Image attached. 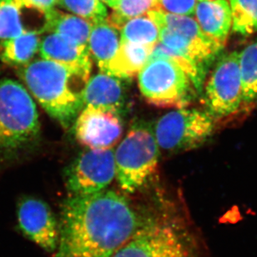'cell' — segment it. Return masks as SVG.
<instances>
[{
    "instance_id": "cell-1",
    "label": "cell",
    "mask_w": 257,
    "mask_h": 257,
    "mask_svg": "<svg viewBox=\"0 0 257 257\" xmlns=\"http://www.w3.org/2000/svg\"><path fill=\"white\" fill-rule=\"evenodd\" d=\"M146 208L109 190L69 195L61 205L55 257H112L143 220Z\"/></svg>"
},
{
    "instance_id": "cell-2",
    "label": "cell",
    "mask_w": 257,
    "mask_h": 257,
    "mask_svg": "<svg viewBox=\"0 0 257 257\" xmlns=\"http://www.w3.org/2000/svg\"><path fill=\"white\" fill-rule=\"evenodd\" d=\"M112 257H202L188 223L167 206L146 208L133 235Z\"/></svg>"
},
{
    "instance_id": "cell-3",
    "label": "cell",
    "mask_w": 257,
    "mask_h": 257,
    "mask_svg": "<svg viewBox=\"0 0 257 257\" xmlns=\"http://www.w3.org/2000/svg\"><path fill=\"white\" fill-rule=\"evenodd\" d=\"M30 94L64 128L73 126L84 107L83 93L87 80L50 60H36L19 70Z\"/></svg>"
},
{
    "instance_id": "cell-4",
    "label": "cell",
    "mask_w": 257,
    "mask_h": 257,
    "mask_svg": "<svg viewBox=\"0 0 257 257\" xmlns=\"http://www.w3.org/2000/svg\"><path fill=\"white\" fill-rule=\"evenodd\" d=\"M40 123L37 108L23 84L0 79V160H11L37 143Z\"/></svg>"
},
{
    "instance_id": "cell-5",
    "label": "cell",
    "mask_w": 257,
    "mask_h": 257,
    "mask_svg": "<svg viewBox=\"0 0 257 257\" xmlns=\"http://www.w3.org/2000/svg\"><path fill=\"white\" fill-rule=\"evenodd\" d=\"M160 147L152 128L136 124L128 131L114 152L115 176L126 193L142 188L156 173Z\"/></svg>"
},
{
    "instance_id": "cell-6",
    "label": "cell",
    "mask_w": 257,
    "mask_h": 257,
    "mask_svg": "<svg viewBox=\"0 0 257 257\" xmlns=\"http://www.w3.org/2000/svg\"><path fill=\"white\" fill-rule=\"evenodd\" d=\"M138 85L150 104L177 109L190 104L195 89L186 72L166 57L150 58L138 74Z\"/></svg>"
},
{
    "instance_id": "cell-7",
    "label": "cell",
    "mask_w": 257,
    "mask_h": 257,
    "mask_svg": "<svg viewBox=\"0 0 257 257\" xmlns=\"http://www.w3.org/2000/svg\"><path fill=\"white\" fill-rule=\"evenodd\" d=\"M215 119L208 111L182 108L161 116L155 124L154 134L161 150L183 152L197 148L210 138Z\"/></svg>"
},
{
    "instance_id": "cell-8",
    "label": "cell",
    "mask_w": 257,
    "mask_h": 257,
    "mask_svg": "<svg viewBox=\"0 0 257 257\" xmlns=\"http://www.w3.org/2000/svg\"><path fill=\"white\" fill-rule=\"evenodd\" d=\"M205 105L215 119L235 114L243 105V88L239 52L220 58L208 79L205 89Z\"/></svg>"
},
{
    "instance_id": "cell-9",
    "label": "cell",
    "mask_w": 257,
    "mask_h": 257,
    "mask_svg": "<svg viewBox=\"0 0 257 257\" xmlns=\"http://www.w3.org/2000/svg\"><path fill=\"white\" fill-rule=\"evenodd\" d=\"M115 176L114 151L89 149L79 155L64 171L70 195H90L104 191Z\"/></svg>"
},
{
    "instance_id": "cell-10",
    "label": "cell",
    "mask_w": 257,
    "mask_h": 257,
    "mask_svg": "<svg viewBox=\"0 0 257 257\" xmlns=\"http://www.w3.org/2000/svg\"><path fill=\"white\" fill-rule=\"evenodd\" d=\"M18 225L25 237L49 253L57 250L60 227L52 210L39 198L25 196L17 205Z\"/></svg>"
},
{
    "instance_id": "cell-11",
    "label": "cell",
    "mask_w": 257,
    "mask_h": 257,
    "mask_svg": "<svg viewBox=\"0 0 257 257\" xmlns=\"http://www.w3.org/2000/svg\"><path fill=\"white\" fill-rule=\"evenodd\" d=\"M74 137L87 148L112 149L123 132L121 115L108 109L84 106L73 126Z\"/></svg>"
},
{
    "instance_id": "cell-12",
    "label": "cell",
    "mask_w": 257,
    "mask_h": 257,
    "mask_svg": "<svg viewBox=\"0 0 257 257\" xmlns=\"http://www.w3.org/2000/svg\"><path fill=\"white\" fill-rule=\"evenodd\" d=\"M40 52L44 60L65 67L89 80L92 70L89 47L72 42L61 35L49 33L40 42Z\"/></svg>"
},
{
    "instance_id": "cell-13",
    "label": "cell",
    "mask_w": 257,
    "mask_h": 257,
    "mask_svg": "<svg viewBox=\"0 0 257 257\" xmlns=\"http://www.w3.org/2000/svg\"><path fill=\"white\" fill-rule=\"evenodd\" d=\"M122 80L103 72L89 78L83 93L84 106L108 109L121 115L126 104Z\"/></svg>"
},
{
    "instance_id": "cell-14",
    "label": "cell",
    "mask_w": 257,
    "mask_h": 257,
    "mask_svg": "<svg viewBox=\"0 0 257 257\" xmlns=\"http://www.w3.org/2000/svg\"><path fill=\"white\" fill-rule=\"evenodd\" d=\"M146 15L156 23L159 28H166L190 40L212 61L223 50L224 46L208 37L203 32L197 21L191 16L171 15L159 10H151Z\"/></svg>"
},
{
    "instance_id": "cell-15",
    "label": "cell",
    "mask_w": 257,
    "mask_h": 257,
    "mask_svg": "<svg viewBox=\"0 0 257 257\" xmlns=\"http://www.w3.org/2000/svg\"><path fill=\"white\" fill-rule=\"evenodd\" d=\"M196 21L208 37L224 46L232 30V14L228 0L199 1L195 7Z\"/></svg>"
},
{
    "instance_id": "cell-16",
    "label": "cell",
    "mask_w": 257,
    "mask_h": 257,
    "mask_svg": "<svg viewBox=\"0 0 257 257\" xmlns=\"http://www.w3.org/2000/svg\"><path fill=\"white\" fill-rule=\"evenodd\" d=\"M155 46L120 42L113 59L103 73L126 80L138 75L148 61Z\"/></svg>"
},
{
    "instance_id": "cell-17",
    "label": "cell",
    "mask_w": 257,
    "mask_h": 257,
    "mask_svg": "<svg viewBox=\"0 0 257 257\" xmlns=\"http://www.w3.org/2000/svg\"><path fill=\"white\" fill-rule=\"evenodd\" d=\"M92 27L91 23L82 18L53 9L45 14L43 31L58 34L77 45L88 47Z\"/></svg>"
},
{
    "instance_id": "cell-18",
    "label": "cell",
    "mask_w": 257,
    "mask_h": 257,
    "mask_svg": "<svg viewBox=\"0 0 257 257\" xmlns=\"http://www.w3.org/2000/svg\"><path fill=\"white\" fill-rule=\"evenodd\" d=\"M119 44V30L109 25L106 20L93 25L88 47L100 72L105 71L109 61L116 54Z\"/></svg>"
},
{
    "instance_id": "cell-19",
    "label": "cell",
    "mask_w": 257,
    "mask_h": 257,
    "mask_svg": "<svg viewBox=\"0 0 257 257\" xmlns=\"http://www.w3.org/2000/svg\"><path fill=\"white\" fill-rule=\"evenodd\" d=\"M0 42V60L10 65L25 66L40 50V37L35 31H25L20 36Z\"/></svg>"
},
{
    "instance_id": "cell-20",
    "label": "cell",
    "mask_w": 257,
    "mask_h": 257,
    "mask_svg": "<svg viewBox=\"0 0 257 257\" xmlns=\"http://www.w3.org/2000/svg\"><path fill=\"white\" fill-rule=\"evenodd\" d=\"M239 64L242 80L243 104L257 102V38L239 52Z\"/></svg>"
},
{
    "instance_id": "cell-21",
    "label": "cell",
    "mask_w": 257,
    "mask_h": 257,
    "mask_svg": "<svg viewBox=\"0 0 257 257\" xmlns=\"http://www.w3.org/2000/svg\"><path fill=\"white\" fill-rule=\"evenodd\" d=\"M159 38V27L147 15L128 20L120 30V42L155 46Z\"/></svg>"
},
{
    "instance_id": "cell-22",
    "label": "cell",
    "mask_w": 257,
    "mask_h": 257,
    "mask_svg": "<svg viewBox=\"0 0 257 257\" xmlns=\"http://www.w3.org/2000/svg\"><path fill=\"white\" fill-rule=\"evenodd\" d=\"M232 30L248 36L257 32V0H230Z\"/></svg>"
},
{
    "instance_id": "cell-23",
    "label": "cell",
    "mask_w": 257,
    "mask_h": 257,
    "mask_svg": "<svg viewBox=\"0 0 257 257\" xmlns=\"http://www.w3.org/2000/svg\"><path fill=\"white\" fill-rule=\"evenodd\" d=\"M20 0H0V41L17 37L25 32L21 20Z\"/></svg>"
},
{
    "instance_id": "cell-24",
    "label": "cell",
    "mask_w": 257,
    "mask_h": 257,
    "mask_svg": "<svg viewBox=\"0 0 257 257\" xmlns=\"http://www.w3.org/2000/svg\"><path fill=\"white\" fill-rule=\"evenodd\" d=\"M157 0H119L114 12L106 18L107 22L120 31L123 25L135 18L156 10Z\"/></svg>"
},
{
    "instance_id": "cell-25",
    "label": "cell",
    "mask_w": 257,
    "mask_h": 257,
    "mask_svg": "<svg viewBox=\"0 0 257 257\" xmlns=\"http://www.w3.org/2000/svg\"><path fill=\"white\" fill-rule=\"evenodd\" d=\"M58 5L93 25L106 20V8L99 0H58Z\"/></svg>"
},
{
    "instance_id": "cell-26",
    "label": "cell",
    "mask_w": 257,
    "mask_h": 257,
    "mask_svg": "<svg viewBox=\"0 0 257 257\" xmlns=\"http://www.w3.org/2000/svg\"><path fill=\"white\" fill-rule=\"evenodd\" d=\"M196 0H157L156 10L171 15L191 16L194 15Z\"/></svg>"
},
{
    "instance_id": "cell-27",
    "label": "cell",
    "mask_w": 257,
    "mask_h": 257,
    "mask_svg": "<svg viewBox=\"0 0 257 257\" xmlns=\"http://www.w3.org/2000/svg\"><path fill=\"white\" fill-rule=\"evenodd\" d=\"M22 3L23 7L27 9H34L46 14L50 10H53L55 5L58 4V0H20Z\"/></svg>"
},
{
    "instance_id": "cell-28",
    "label": "cell",
    "mask_w": 257,
    "mask_h": 257,
    "mask_svg": "<svg viewBox=\"0 0 257 257\" xmlns=\"http://www.w3.org/2000/svg\"><path fill=\"white\" fill-rule=\"evenodd\" d=\"M102 2H104V4H106L107 5H109V7L112 8L113 10H114L117 7L118 2L119 0H100Z\"/></svg>"
},
{
    "instance_id": "cell-29",
    "label": "cell",
    "mask_w": 257,
    "mask_h": 257,
    "mask_svg": "<svg viewBox=\"0 0 257 257\" xmlns=\"http://www.w3.org/2000/svg\"><path fill=\"white\" fill-rule=\"evenodd\" d=\"M198 1H204V0H198Z\"/></svg>"
}]
</instances>
